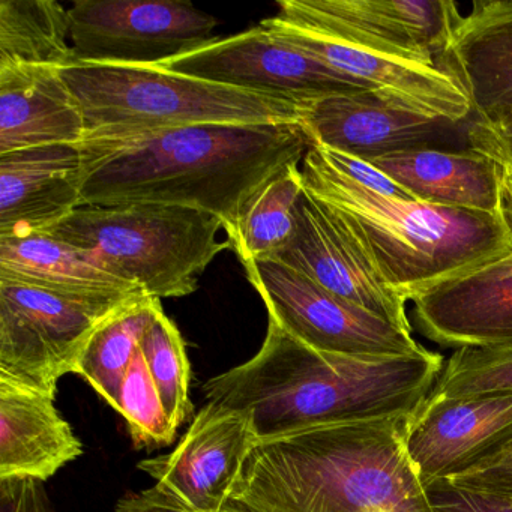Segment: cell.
I'll list each match as a JSON object with an SVG mask.
<instances>
[{"label":"cell","instance_id":"6da1fadb","mask_svg":"<svg viewBox=\"0 0 512 512\" xmlns=\"http://www.w3.org/2000/svg\"><path fill=\"white\" fill-rule=\"evenodd\" d=\"M301 124H208L80 145L82 206H182L220 218L232 242L254 196L301 166Z\"/></svg>","mask_w":512,"mask_h":512},{"label":"cell","instance_id":"7a4b0ae2","mask_svg":"<svg viewBox=\"0 0 512 512\" xmlns=\"http://www.w3.org/2000/svg\"><path fill=\"white\" fill-rule=\"evenodd\" d=\"M443 358H361L320 352L269 317L259 352L203 385L206 403L244 410L257 439L335 422L413 415L433 391Z\"/></svg>","mask_w":512,"mask_h":512},{"label":"cell","instance_id":"3957f363","mask_svg":"<svg viewBox=\"0 0 512 512\" xmlns=\"http://www.w3.org/2000/svg\"><path fill=\"white\" fill-rule=\"evenodd\" d=\"M410 416L335 422L257 439L229 509L434 512L407 452Z\"/></svg>","mask_w":512,"mask_h":512},{"label":"cell","instance_id":"277c9868","mask_svg":"<svg viewBox=\"0 0 512 512\" xmlns=\"http://www.w3.org/2000/svg\"><path fill=\"white\" fill-rule=\"evenodd\" d=\"M301 170L305 191L406 302L512 251L502 211L481 214L382 196L335 169L314 143Z\"/></svg>","mask_w":512,"mask_h":512},{"label":"cell","instance_id":"5b68a950","mask_svg":"<svg viewBox=\"0 0 512 512\" xmlns=\"http://www.w3.org/2000/svg\"><path fill=\"white\" fill-rule=\"evenodd\" d=\"M61 76L82 110L85 142L194 125L301 124L305 113V107L292 101L163 67L74 64Z\"/></svg>","mask_w":512,"mask_h":512},{"label":"cell","instance_id":"8992f818","mask_svg":"<svg viewBox=\"0 0 512 512\" xmlns=\"http://www.w3.org/2000/svg\"><path fill=\"white\" fill-rule=\"evenodd\" d=\"M220 218L182 206H82L50 235L74 245L107 272L151 298H182L221 251Z\"/></svg>","mask_w":512,"mask_h":512},{"label":"cell","instance_id":"52a82bcc","mask_svg":"<svg viewBox=\"0 0 512 512\" xmlns=\"http://www.w3.org/2000/svg\"><path fill=\"white\" fill-rule=\"evenodd\" d=\"M142 298H79L0 278V379L56 397L95 331Z\"/></svg>","mask_w":512,"mask_h":512},{"label":"cell","instance_id":"ba28073f","mask_svg":"<svg viewBox=\"0 0 512 512\" xmlns=\"http://www.w3.org/2000/svg\"><path fill=\"white\" fill-rule=\"evenodd\" d=\"M70 23L76 64L161 67L218 38L215 17L175 0H79Z\"/></svg>","mask_w":512,"mask_h":512},{"label":"cell","instance_id":"9c48e42d","mask_svg":"<svg viewBox=\"0 0 512 512\" xmlns=\"http://www.w3.org/2000/svg\"><path fill=\"white\" fill-rule=\"evenodd\" d=\"M251 286L281 328L320 352L361 358L421 353L412 332L334 295L277 262L244 265Z\"/></svg>","mask_w":512,"mask_h":512},{"label":"cell","instance_id":"30bf717a","mask_svg":"<svg viewBox=\"0 0 512 512\" xmlns=\"http://www.w3.org/2000/svg\"><path fill=\"white\" fill-rule=\"evenodd\" d=\"M260 25L278 40L388 103L452 122L472 119L466 92L454 77L440 70L437 62L302 28L277 16L262 20Z\"/></svg>","mask_w":512,"mask_h":512},{"label":"cell","instance_id":"8fae6325","mask_svg":"<svg viewBox=\"0 0 512 512\" xmlns=\"http://www.w3.org/2000/svg\"><path fill=\"white\" fill-rule=\"evenodd\" d=\"M229 88L272 95L308 107L335 95L365 91L316 59L278 40L262 25L161 65Z\"/></svg>","mask_w":512,"mask_h":512},{"label":"cell","instance_id":"7c38bea8","mask_svg":"<svg viewBox=\"0 0 512 512\" xmlns=\"http://www.w3.org/2000/svg\"><path fill=\"white\" fill-rule=\"evenodd\" d=\"M469 122L422 115L362 91L311 104L301 125L314 145L373 161L421 149L466 151Z\"/></svg>","mask_w":512,"mask_h":512},{"label":"cell","instance_id":"4fadbf2b","mask_svg":"<svg viewBox=\"0 0 512 512\" xmlns=\"http://www.w3.org/2000/svg\"><path fill=\"white\" fill-rule=\"evenodd\" d=\"M256 440L247 412L206 403L170 454L146 458L139 469L185 508L224 512Z\"/></svg>","mask_w":512,"mask_h":512},{"label":"cell","instance_id":"5bb4252c","mask_svg":"<svg viewBox=\"0 0 512 512\" xmlns=\"http://www.w3.org/2000/svg\"><path fill=\"white\" fill-rule=\"evenodd\" d=\"M284 22L437 62L461 13L449 0H281Z\"/></svg>","mask_w":512,"mask_h":512},{"label":"cell","instance_id":"9a60e30c","mask_svg":"<svg viewBox=\"0 0 512 512\" xmlns=\"http://www.w3.org/2000/svg\"><path fill=\"white\" fill-rule=\"evenodd\" d=\"M512 439V392L427 398L410 416L407 452L422 484L446 481Z\"/></svg>","mask_w":512,"mask_h":512},{"label":"cell","instance_id":"2e32d148","mask_svg":"<svg viewBox=\"0 0 512 512\" xmlns=\"http://www.w3.org/2000/svg\"><path fill=\"white\" fill-rule=\"evenodd\" d=\"M437 65L469 97L470 121L512 127V0L473 2L455 23Z\"/></svg>","mask_w":512,"mask_h":512},{"label":"cell","instance_id":"e0dca14e","mask_svg":"<svg viewBox=\"0 0 512 512\" xmlns=\"http://www.w3.org/2000/svg\"><path fill=\"white\" fill-rule=\"evenodd\" d=\"M412 302L416 328L440 346L512 344V251Z\"/></svg>","mask_w":512,"mask_h":512},{"label":"cell","instance_id":"ac0fdd59","mask_svg":"<svg viewBox=\"0 0 512 512\" xmlns=\"http://www.w3.org/2000/svg\"><path fill=\"white\" fill-rule=\"evenodd\" d=\"M269 262L287 266L340 298L412 332L406 301L392 292L305 191L289 244Z\"/></svg>","mask_w":512,"mask_h":512},{"label":"cell","instance_id":"d6986e66","mask_svg":"<svg viewBox=\"0 0 512 512\" xmlns=\"http://www.w3.org/2000/svg\"><path fill=\"white\" fill-rule=\"evenodd\" d=\"M82 208L80 146L0 155V236L49 233Z\"/></svg>","mask_w":512,"mask_h":512},{"label":"cell","instance_id":"ffe728a7","mask_svg":"<svg viewBox=\"0 0 512 512\" xmlns=\"http://www.w3.org/2000/svg\"><path fill=\"white\" fill-rule=\"evenodd\" d=\"M82 454L55 397L0 379V478L44 482Z\"/></svg>","mask_w":512,"mask_h":512},{"label":"cell","instance_id":"44dd1931","mask_svg":"<svg viewBox=\"0 0 512 512\" xmlns=\"http://www.w3.org/2000/svg\"><path fill=\"white\" fill-rule=\"evenodd\" d=\"M368 163L394 179L415 200L481 214H500L502 169L493 158L475 149H421L386 155Z\"/></svg>","mask_w":512,"mask_h":512},{"label":"cell","instance_id":"7402d4cb","mask_svg":"<svg viewBox=\"0 0 512 512\" xmlns=\"http://www.w3.org/2000/svg\"><path fill=\"white\" fill-rule=\"evenodd\" d=\"M86 140V124L59 70L0 73V155Z\"/></svg>","mask_w":512,"mask_h":512},{"label":"cell","instance_id":"603a6c76","mask_svg":"<svg viewBox=\"0 0 512 512\" xmlns=\"http://www.w3.org/2000/svg\"><path fill=\"white\" fill-rule=\"evenodd\" d=\"M0 278L101 301L148 296L107 272L85 251L50 233L0 236Z\"/></svg>","mask_w":512,"mask_h":512},{"label":"cell","instance_id":"cb8c5ba5","mask_svg":"<svg viewBox=\"0 0 512 512\" xmlns=\"http://www.w3.org/2000/svg\"><path fill=\"white\" fill-rule=\"evenodd\" d=\"M74 64L70 10L55 0L0 2V73Z\"/></svg>","mask_w":512,"mask_h":512},{"label":"cell","instance_id":"d4e9b609","mask_svg":"<svg viewBox=\"0 0 512 512\" xmlns=\"http://www.w3.org/2000/svg\"><path fill=\"white\" fill-rule=\"evenodd\" d=\"M161 311L160 299L151 296L127 305L95 331L77 362L74 374L82 376L115 409L140 341Z\"/></svg>","mask_w":512,"mask_h":512},{"label":"cell","instance_id":"484cf974","mask_svg":"<svg viewBox=\"0 0 512 512\" xmlns=\"http://www.w3.org/2000/svg\"><path fill=\"white\" fill-rule=\"evenodd\" d=\"M304 194L301 166H290L251 199L230 242L242 266L272 260L289 244Z\"/></svg>","mask_w":512,"mask_h":512},{"label":"cell","instance_id":"4316f807","mask_svg":"<svg viewBox=\"0 0 512 512\" xmlns=\"http://www.w3.org/2000/svg\"><path fill=\"white\" fill-rule=\"evenodd\" d=\"M140 350L173 427L178 430L193 412L190 401L191 368L184 338L164 311L149 326Z\"/></svg>","mask_w":512,"mask_h":512},{"label":"cell","instance_id":"83f0119b","mask_svg":"<svg viewBox=\"0 0 512 512\" xmlns=\"http://www.w3.org/2000/svg\"><path fill=\"white\" fill-rule=\"evenodd\" d=\"M500 392H512V344L455 350L428 398L455 400Z\"/></svg>","mask_w":512,"mask_h":512},{"label":"cell","instance_id":"f1b7e54d","mask_svg":"<svg viewBox=\"0 0 512 512\" xmlns=\"http://www.w3.org/2000/svg\"><path fill=\"white\" fill-rule=\"evenodd\" d=\"M116 410L127 421L136 448H160L175 439L176 428L140 349L128 368Z\"/></svg>","mask_w":512,"mask_h":512},{"label":"cell","instance_id":"f546056e","mask_svg":"<svg viewBox=\"0 0 512 512\" xmlns=\"http://www.w3.org/2000/svg\"><path fill=\"white\" fill-rule=\"evenodd\" d=\"M445 482L512 505V439Z\"/></svg>","mask_w":512,"mask_h":512},{"label":"cell","instance_id":"4dcf8cb0","mask_svg":"<svg viewBox=\"0 0 512 512\" xmlns=\"http://www.w3.org/2000/svg\"><path fill=\"white\" fill-rule=\"evenodd\" d=\"M325 155L326 160L340 170L347 178L355 181L361 187L367 190L374 191V193L382 194L386 197H397V199H413L403 187L397 184L394 179L389 178L388 175L382 170L374 167L368 161L361 160V158L350 157V155L341 154V152L332 151V149L323 148L317 145Z\"/></svg>","mask_w":512,"mask_h":512},{"label":"cell","instance_id":"1f68e13d","mask_svg":"<svg viewBox=\"0 0 512 512\" xmlns=\"http://www.w3.org/2000/svg\"><path fill=\"white\" fill-rule=\"evenodd\" d=\"M428 497L434 512H512V505L475 493L452 487L445 481L427 485Z\"/></svg>","mask_w":512,"mask_h":512},{"label":"cell","instance_id":"d6a6232c","mask_svg":"<svg viewBox=\"0 0 512 512\" xmlns=\"http://www.w3.org/2000/svg\"><path fill=\"white\" fill-rule=\"evenodd\" d=\"M0 512H53V508L38 479L0 478Z\"/></svg>","mask_w":512,"mask_h":512},{"label":"cell","instance_id":"836d02e7","mask_svg":"<svg viewBox=\"0 0 512 512\" xmlns=\"http://www.w3.org/2000/svg\"><path fill=\"white\" fill-rule=\"evenodd\" d=\"M470 148L512 167V127L490 128L469 122Z\"/></svg>","mask_w":512,"mask_h":512},{"label":"cell","instance_id":"e575fe53","mask_svg":"<svg viewBox=\"0 0 512 512\" xmlns=\"http://www.w3.org/2000/svg\"><path fill=\"white\" fill-rule=\"evenodd\" d=\"M116 512H194L158 485L140 493L128 494L119 500Z\"/></svg>","mask_w":512,"mask_h":512},{"label":"cell","instance_id":"d590c367","mask_svg":"<svg viewBox=\"0 0 512 512\" xmlns=\"http://www.w3.org/2000/svg\"><path fill=\"white\" fill-rule=\"evenodd\" d=\"M502 169V211L503 220L512 235V167L500 164Z\"/></svg>","mask_w":512,"mask_h":512},{"label":"cell","instance_id":"8d00e7d4","mask_svg":"<svg viewBox=\"0 0 512 512\" xmlns=\"http://www.w3.org/2000/svg\"><path fill=\"white\" fill-rule=\"evenodd\" d=\"M224 512H239V511H235V509H226V511Z\"/></svg>","mask_w":512,"mask_h":512}]
</instances>
